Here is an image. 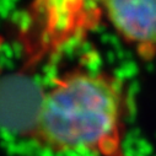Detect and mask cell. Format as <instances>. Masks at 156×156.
<instances>
[{
	"label": "cell",
	"instance_id": "1",
	"mask_svg": "<svg viewBox=\"0 0 156 156\" xmlns=\"http://www.w3.org/2000/svg\"><path fill=\"white\" fill-rule=\"evenodd\" d=\"M128 111L119 77L87 68L55 77L38 105L33 138L46 149L114 156L121 149Z\"/></svg>",
	"mask_w": 156,
	"mask_h": 156
},
{
	"label": "cell",
	"instance_id": "2",
	"mask_svg": "<svg viewBox=\"0 0 156 156\" xmlns=\"http://www.w3.org/2000/svg\"><path fill=\"white\" fill-rule=\"evenodd\" d=\"M103 17L101 3L38 2L27 11L26 48L31 58L55 52L84 37Z\"/></svg>",
	"mask_w": 156,
	"mask_h": 156
},
{
	"label": "cell",
	"instance_id": "3",
	"mask_svg": "<svg viewBox=\"0 0 156 156\" xmlns=\"http://www.w3.org/2000/svg\"><path fill=\"white\" fill-rule=\"evenodd\" d=\"M103 17L144 58L156 55V0L102 2Z\"/></svg>",
	"mask_w": 156,
	"mask_h": 156
},
{
	"label": "cell",
	"instance_id": "4",
	"mask_svg": "<svg viewBox=\"0 0 156 156\" xmlns=\"http://www.w3.org/2000/svg\"><path fill=\"white\" fill-rule=\"evenodd\" d=\"M3 44H4V38L0 36V51H2V47H3Z\"/></svg>",
	"mask_w": 156,
	"mask_h": 156
}]
</instances>
